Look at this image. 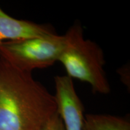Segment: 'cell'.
<instances>
[{
	"mask_svg": "<svg viewBox=\"0 0 130 130\" xmlns=\"http://www.w3.org/2000/svg\"><path fill=\"white\" fill-rule=\"evenodd\" d=\"M57 111L54 95L31 73L0 57V130H36Z\"/></svg>",
	"mask_w": 130,
	"mask_h": 130,
	"instance_id": "obj_1",
	"label": "cell"
},
{
	"mask_svg": "<svg viewBox=\"0 0 130 130\" xmlns=\"http://www.w3.org/2000/svg\"><path fill=\"white\" fill-rule=\"evenodd\" d=\"M66 45L58 61L71 78L89 83L93 93L107 95L111 88L104 71V54L96 43L84 37L79 22L65 33Z\"/></svg>",
	"mask_w": 130,
	"mask_h": 130,
	"instance_id": "obj_2",
	"label": "cell"
},
{
	"mask_svg": "<svg viewBox=\"0 0 130 130\" xmlns=\"http://www.w3.org/2000/svg\"><path fill=\"white\" fill-rule=\"evenodd\" d=\"M66 45L64 35L57 34L0 43V57L24 72L52 66Z\"/></svg>",
	"mask_w": 130,
	"mask_h": 130,
	"instance_id": "obj_3",
	"label": "cell"
},
{
	"mask_svg": "<svg viewBox=\"0 0 130 130\" xmlns=\"http://www.w3.org/2000/svg\"><path fill=\"white\" fill-rule=\"evenodd\" d=\"M54 81L57 111L64 130H83L84 107L76 92L72 79L67 75H57Z\"/></svg>",
	"mask_w": 130,
	"mask_h": 130,
	"instance_id": "obj_4",
	"label": "cell"
},
{
	"mask_svg": "<svg viewBox=\"0 0 130 130\" xmlns=\"http://www.w3.org/2000/svg\"><path fill=\"white\" fill-rule=\"evenodd\" d=\"M53 34H56V32L50 25L15 19L7 14L0 7V43Z\"/></svg>",
	"mask_w": 130,
	"mask_h": 130,
	"instance_id": "obj_5",
	"label": "cell"
},
{
	"mask_svg": "<svg viewBox=\"0 0 130 130\" xmlns=\"http://www.w3.org/2000/svg\"><path fill=\"white\" fill-rule=\"evenodd\" d=\"M83 130H130L128 119L105 114L85 115Z\"/></svg>",
	"mask_w": 130,
	"mask_h": 130,
	"instance_id": "obj_6",
	"label": "cell"
},
{
	"mask_svg": "<svg viewBox=\"0 0 130 130\" xmlns=\"http://www.w3.org/2000/svg\"><path fill=\"white\" fill-rule=\"evenodd\" d=\"M36 130H64L63 121L58 111L52 115Z\"/></svg>",
	"mask_w": 130,
	"mask_h": 130,
	"instance_id": "obj_7",
	"label": "cell"
}]
</instances>
